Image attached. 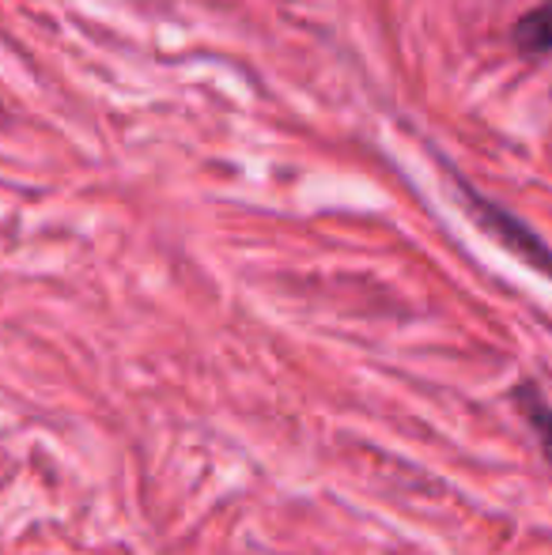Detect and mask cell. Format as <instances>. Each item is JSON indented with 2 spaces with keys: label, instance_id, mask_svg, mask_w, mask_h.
<instances>
[{
  "label": "cell",
  "instance_id": "cell-1",
  "mask_svg": "<svg viewBox=\"0 0 552 555\" xmlns=\"http://www.w3.org/2000/svg\"><path fill=\"white\" fill-rule=\"evenodd\" d=\"M462 193H465V201H470V212L477 216V223L485 227V231H492L496 238H500L503 246L511 249V254H518L526 264H534V269L545 272V276L552 280V249L530 231V227L518 223L515 216H508L500 205L485 201L480 193H473L470 185H462Z\"/></svg>",
  "mask_w": 552,
  "mask_h": 555
},
{
  "label": "cell",
  "instance_id": "cell-2",
  "mask_svg": "<svg viewBox=\"0 0 552 555\" xmlns=\"http://www.w3.org/2000/svg\"><path fill=\"white\" fill-rule=\"evenodd\" d=\"M515 46L523 53H552V0H541L538 8L515 23Z\"/></svg>",
  "mask_w": 552,
  "mask_h": 555
},
{
  "label": "cell",
  "instance_id": "cell-3",
  "mask_svg": "<svg viewBox=\"0 0 552 555\" xmlns=\"http://www.w3.org/2000/svg\"><path fill=\"white\" fill-rule=\"evenodd\" d=\"M515 404H518V412H523L526 424H530V431L538 435L545 457L552 461V404L534 386H518L515 389Z\"/></svg>",
  "mask_w": 552,
  "mask_h": 555
}]
</instances>
